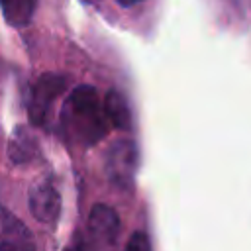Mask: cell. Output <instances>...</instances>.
<instances>
[{
    "mask_svg": "<svg viewBox=\"0 0 251 251\" xmlns=\"http://www.w3.org/2000/svg\"><path fill=\"white\" fill-rule=\"evenodd\" d=\"M61 126L67 137L78 145H96L108 131L110 124L98 92L90 84L73 88L61 110Z\"/></svg>",
    "mask_w": 251,
    "mask_h": 251,
    "instance_id": "cell-1",
    "label": "cell"
},
{
    "mask_svg": "<svg viewBox=\"0 0 251 251\" xmlns=\"http://www.w3.org/2000/svg\"><path fill=\"white\" fill-rule=\"evenodd\" d=\"M65 86H67V78L55 73H45L33 82L29 104H27V116L33 126L45 124V118L49 114L53 100L65 90Z\"/></svg>",
    "mask_w": 251,
    "mask_h": 251,
    "instance_id": "cell-2",
    "label": "cell"
},
{
    "mask_svg": "<svg viewBox=\"0 0 251 251\" xmlns=\"http://www.w3.org/2000/svg\"><path fill=\"white\" fill-rule=\"evenodd\" d=\"M137 171V145L131 139H118L106 155V175L108 178L126 188L133 182Z\"/></svg>",
    "mask_w": 251,
    "mask_h": 251,
    "instance_id": "cell-3",
    "label": "cell"
},
{
    "mask_svg": "<svg viewBox=\"0 0 251 251\" xmlns=\"http://www.w3.org/2000/svg\"><path fill=\"white\" fill-rule=\"evenodd\" d=\"M27 206L31 216L47 226H53L61 214V194L49 176L37 178L27 192Z\"/></svg>",
    "mask_w": 251,
    "mask_h": 251,
    "instance_id": "cell-4",
    "label": "cell"
},
{
    "mask_svg": "<svg viewBox=\"0 0 251 251\" xmlns=\"http://www.w3.org/2000/svg\"><path fill=\"white\" fill-rule=\"evenodd\" d=\"M118 231H120L118 214L106 204H96L90 210V216H88V233H90V237L100 245H112L118 237Z\"/></svg>",
    "mask_w": 251,
    "mask_h": 251,
    "instance_id": "cell-5",
    "label": "cell"
},
{
    "mask_svg": "<svg viewBox=\"0 0 251 251\" xmlns=\"http://www.w3.org/2000/svg\"><path fill=\"white\" fill-rule=\"evenodd\" d=\"M8 157L16 165H25L37 157V141L24 126H18L8 141Z\"/></svg>",
    "mask_w": 251,
    "mask_h": 251,
    "instance_id": "cell-6",
    "label": "cell"
},
{
    "mask_svg": "<svg viewBox=\"0 0 251 251\" xmlns=\"http://www.w3.org/2000/svg\"><path fill=\"white\" fill-rule=\"evenodd\" d=\"M39 0H0V12L10 27H25L37 8Z\"/></svg>",
    "mask_w": 251,
    "mask_h": 251,
    "instance_id": "cell-7",
    "label": "cell"
},
{
    "mask_svg": "<svg viewBox=\"0 0 251 251\" xmlns=\"http://www.w3.org/2000/svg\"><path fill=\"white\" fill-rule=\"evenodd\" d=\"M104 112L108 118V124L120 131H127L131 127V116L126 98L118 90H110L104 98Z\"/></svg>",
    "mask_w": 251,
    "mask_h": 251,
    "instance_id": "cell-8",
    "label": "cell"
},
{
    "mask_svg": "<svg viewBox=\"0 0 251 251\" xmlns=\"http://www.w3.org/2000/svg\"><path fill=\"white\" fill-rule=\"evenodd\" d=\"M126 251H151V243H149V237L143 233V231H135L131 233L127 245H126Z\"/></svg>",
    "mask_w": 251,
    "mask_h": 251,
    "instance_id": "cell-9",
    "label": "cell"
},
{
    "mask_svg": "<svg viewBox=\"0 0 251 251\" xmlns=\"http://www.w3.org/2000/svg\"><path fill=\"white\" fill-rule=\"evenodd\" d=\"M67 251H84V241H82V235L80 233H75L71 245L67 247Z\"/></svg>",
    "mask_w": 251,
    "mask_h": 251,
    "instance_id": "cell-10",
    "label": "cell"
},
{
    "mask_svg": "<svg viewBox=\"0 0 251 251\" xmlns=\"http://www.w3.org/2000/svg\"><path fill=\"white\" fill-rule=\"evenodd\" d=\"M120 6H124V8H129V6H133V4H139V2H143V0H116Z\"/></svg>",
    "mask_w": 251,
    "mask_h": 251,
    "instance_id": "cell-11",
    "label": "cell"
},
{
    "mask_svg": "<svg viewBox=\"0 0 251 251\" xmlns=\"http://www.w3.org/2000/svg\"><path fill=\"white\" fill-rule=\"evenodd\" d=\"M80 2H82V4H94L96 0H80Z\"/></svg>",
    "mask_w": 251,
    "mask_h": 251,
    "instance_id": "cell-12",
    "label": "cell"
},
{
    "mask_svg": "<svg viewBox=\"0 0 251 251\" xmlns=\"http://www.w3.org/2000/svg\"><path fill=\"white\" fill-rule=\"evenodd\" d=\"M24 251H35V245H29V247H25Z\"/></svg>",
    "mask_w": 251,
    "mask_h": 251,
    "instance_id": "cell-13",
    "label": "cell"
}]
</instances>
